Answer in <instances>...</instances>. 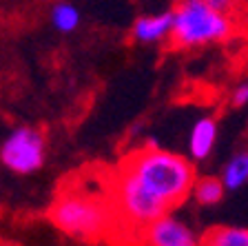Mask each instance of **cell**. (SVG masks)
I'll return each instance as SVG.
<instances>
[{"label":"cell","mask_w":248,"mask_h":246,"mask_svg":"<svg viewBox=\"0 0 248 246\" xmlns=\"http://www.w3.org/2000/svg\"><path fill=\"white\" fill-rule=\"evenodd\" d=\"M146 191L175 209L186 197H191L193 184L197 180L195 162L175 151L160 149L153 140L135 149L120 162Z\"/></svg>","instance_id":"obj_1"},{"label":"cell","mask_w":248,"mask_h":246,"mask_svg":"<svg viewBox=\"0 0 248 246\" xmlns=\"http://www.w3.org/2000/svg\"><path fill=\"white\" fill-rule=\"evenodd\" d=\"M51 222L76 240H98L115 222L113 202L91 191H64L49 209Z\"/></svg>","instance_id":"obj_2"},{"label":"cell","mask_w":248,"mask_h":246,"mask_svg":"<svg viewBox=\"0 0 248 246\" xmlns=\"http://www.w3.org/2000/svg\"><path fill=\"white\" fill-rule=\"evenodd\" d=\"M170 11H173L170 45L175 49H202L208 45H219L235 33L232 16H224L211 9L204 0H177Z\"/></svg>","instance_id":"obj_3"},{"label":"cell","mask_w":248,"mask_h":246,"mask_svg":"<svg viewBox=\"0 0 248 246\" xmlns=\"http://www.w3.org/2000/svg\"><path fill=\"white\" fill-rule=\"evenodd\" d=\"M111 193H113L111 202H113L115 220L138 231L140 235L146 231V226L173 211L166 202L146 191L124 166H118V173L111 182Z\"/></svg>","instance_id":"obj_4"},{"label":"cell","mask_w":248,"mask_h":246,"mask_svg":"<svg viewBox=\"0 0 248 246\" xmlns=\"http://www.w3.org/2000/svg\"><path fill=\"white\" fill-rule=\"evenodd\" d=\"M46 162V138L36 127H14L0 142V164L16 175H31Z\"/></svg>","instance_id":"obj_5"},{"label":"cell","mask_w":248,"mask_h":246,"mask_svg":"<svg viewBox=\"0 0 248 246\" xmlns=\"http://www.w3.org/2000/svg\"><path fill=\"white\" fill-rule=\"evenodd\" d=\"M146 246H202V240L188 222L177 217L175 213H166L155 220L142 233Z\"/></svg>","instance_id":"obj_6"},{"label":"cell","mask_w":248,"mask_h":246,"mask_svg":"<svg viewBox=\"0 0 248 246\" xmlns=\"http://www.w3.org/2000/svg\"><path fill=\"white\" fill-rule=\"evenodd\" d=\"M173 36V11H155V14L138 16L131 25V38L138 45L155 47L162 42H170Z\"/></svg>","instance_id":"obj_7"},{"label":"cell","mask_w":248,"mask_h":246,"mask_svg":"<svg viewBox=\"0 0 248 246\" xmlns=\"http://www.w3.org/2000/svg\"><path fill=\"white\" fill-rule=\"evenodd\" d=\"M217 138H219V124L213 115H202L193 122L191 131H188V158L193 162H204L211 158V153L215 151Z\"/></svg>","instance_id":"obj_8"},{"label":"cell","mask_w":248,"mask_h":246,"mask_svg":"<svg viewBox=\"0 0 248 246\" xmlns=\"http://www.w3.org/2000/svg\"><path fill=\"white\" fill-rule=\"evenodd\" d=\"M219 178H222L228 193H235V191L244 189V186L248 184V151L246 149L235 151V153L222 164Z\"/></svg>","instance_id":"obj_9"},{"label":"cell","mask_w":248,"mask_h":246,"mask_svg":"<svg viewBox=\"0 0 248 246\" xmlns=\"http://www.w3.org/2000/svg\"><path fill=\"white\" fill-rule=\"evenodd\" d=\"M226 193L228 191L219 175H197L191 191V197L200 206H217L226 197Z\"/></svg>","instance_id":"obj_10"},{"label":"cell","mask_w":248,"mask_h":246,"mask_svg":"<svg viewBox=\"0 0 248 246\" xmlns=\"http://www.w3.org/2000/svg\"><path fill=\"white\" fill-rule=\"evenodd\" d=\"M49 20L58 33H73L82 22V14L71 0H58L49 9Z\"/></svg>","instance_id":"obj_11"},{"label":"cell","mask_w":248,"mask_h":246,"mask_svg":"<svg viewBox=\"0 0 248 246\" xmlns=\"http://www.w3.org/2000/svg\"><path fill=\"white\" fill-rule=\"evenodd\" d=\"M202 246H248V226H215L204 235Z\"/></svg>","instance_id":"obj_12"},{"label":"cell","mask_w":248,"mask_h":246,"mask_svg":"<svg viewBox=\"0 0 248 246\" xmlns=\"http://www.w3.org/2000/svg\"><path fill=\"white\" fill-rule=\"evenodd\" d=\"M228 102H231L232 109H242L248 104V82H239V84H235L231 91V96H228Z\"/></svg>","instance_id":"obj_13"},{"label":"cell","mask_w":248,"mask_h":246,"mask_svg":"<svg viewBox=\"0 0 248 246\" xmlns=\"http://www.w3.org/2000/svg\"><path fill=\"white\" fill-rule=\"evenodd\" d=\"M204 2L224 16H235V11L239 7V0H204Z\"/></svg>","instance_id":"obj_14"}]
</instances>
